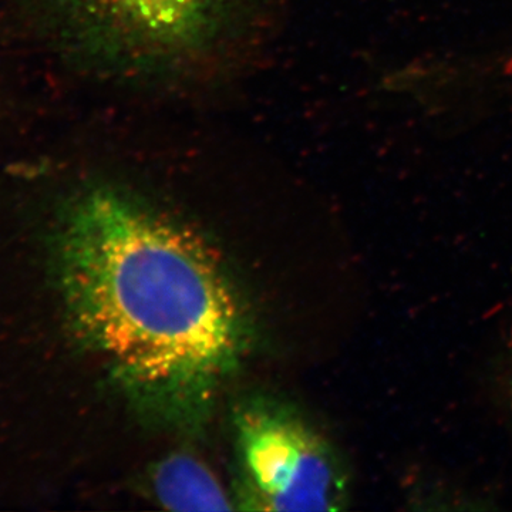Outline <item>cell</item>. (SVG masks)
Segmentation results:
<instances>
[{"mask_svg":"<svg viewBox=\"0 0 512 512\" xmlns=\"http://www.w3.org/2000/svg\"><path fill=\"white\" fill-rule=\"evenodd\" d=\"M53 262L73 335L130 386L188 399L237 363L244 316L221 265L137 198L77 194L57 222Z\"/></svg>","mask_w":512,"mask_h":512,"instance_id":"obj_1","label":"cell"},{"mask_svg":"<svg viewBox=\"0 0 512 512\" xmlns=\"http://www.w3.org/2000/svg\"><path fill=\"white\" fill-rule=\"evenodd\" d=\"M73 55L111 66H161L212 45L242 0H22Z\"/></svg>","mask_w":512,"mask_h":512,"instance_id":"obj_2","label":"cell"},{"mask_svg":"<svg viewBox=\"0 0 512 512\" xmlns=\"http://www.w3.org/2000/svg\"><path fill=\"white\" fill-rule=\"evenodd\" d=\"M237 444L244 501L251 510L339 511L348 474L332 446L306 421L272 404L239 410Z\"/></svg>","mask_w":512,"mask_h":512,"instance_id":"obj_3","label":"cell"},{"mask_svg":"<svg viewBox=\"0 0 512 512\" xmlns=\"http://www.w3.org/2000/svg\"><path fill=\"white\" fill-rule=\"evenodd\" d=\"M153 491L167 510H232L224 487L210 468L188 454H173L158 464L153 473Z\"/></svg>","mask_w":512,"mask_h":512,"instance_id":"obj_4","label":"cell"}]
</instances>
